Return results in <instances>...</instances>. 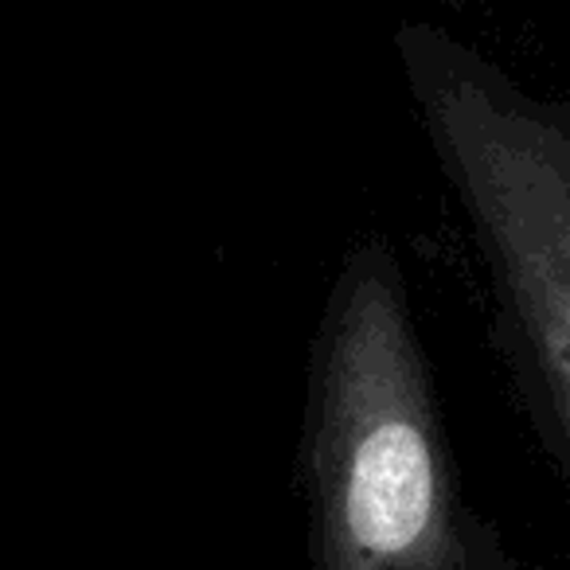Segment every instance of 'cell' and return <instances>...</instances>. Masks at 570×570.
Here are the masks:
<instances>
[{
    "label": "cell",
    "instance_id": "cell-1",
    "mask_svg": "<svg viewBox=\"0 0 570 570\" xmlns=\"http://www.w3.org/2000/svg\"><path fill=\"white\" fill-rule=\"evenodd\" d=\"M313 469L325 570H450L442 434L403 289L364 254L328 313Z\"/></svg>",
    "mask_w": 570,
    "mask_h": 570
},
{
    "label": "cell",
    "instance_id": "cell-2",
    "mask_svg": "<svg viewBox=\"0 0 570 570\" xmlns=\"http://www.w3.org/2000/svg\"><path fill=\"white\" fill-rule=\"evenodd\" d=\"M426 118L570 426V137L438 67Z\"/></svg>",
    "mask_w": 570,
    "mask_h": 570
}]
</instances>
